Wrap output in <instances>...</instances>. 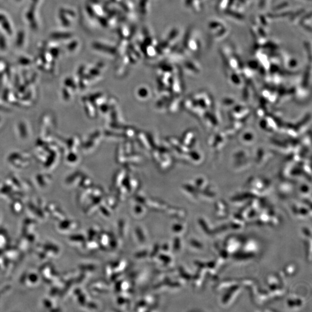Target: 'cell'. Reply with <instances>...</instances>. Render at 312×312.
<instances>
[{"instance_id":"obj_1","label":"cell","mask_w":312,"mask_h":312,"mask_svg":"<svg viewBox=\"0 0 312 312\" xmlns=\"http://www.w3.org/2000/svg\"><path fill=\"white\" fill-rule=\"evenodd\" d=\"M226 13L228 15L232 16V17H234L237 19L242 20L244 19V16L239 13H237V12L234 11L228 10L226 11Z\"/></svg>"},{"instance_id":"obj_2","label":"cell","mask_w":312,"mask_h":312,"mask_svg":"<svg viewBox=\"0 0 312 312\" xmlns=\"http://www.w3.org/2000/svg\"><path fill=\"white\" fill-rule=\"evenodd\" d=\"M290 14V12H286V13H282L281 14H269L268 16L269 18H278L281 17H286V16H289Z\"/></svg>"},{"instance_id":"obj_3","label":"cell","mask_w":312,"mask_h":312,"mask_svg":"<svg viewBox=\"0 0 312 312\" xmlns=\"http://www.w3.org/2000/svg\"><path fill=\"white\" fill-rule=\"evenodd\" d=\"M289 5L288 3H282L281 4H280V5L278 6L277 7H276L275 8H274V10H280L281 9H283V8H285L286 7L288 6Z\"/></svg>"},{"instance_id":"obj_4","label":"cell","mask_w":312,"mask_h":312,"mask_svg":"<svg viewBox=\"0 0 312 312\" xmlns=\"http://www.w3.org/2000/svg\"><path fill=\"white\" fill-rule=\"evenodd\" d=\"M220 26V24L218 22H212L210 24V27L211 28H216Z\"/></svg>"}]
</instances>
